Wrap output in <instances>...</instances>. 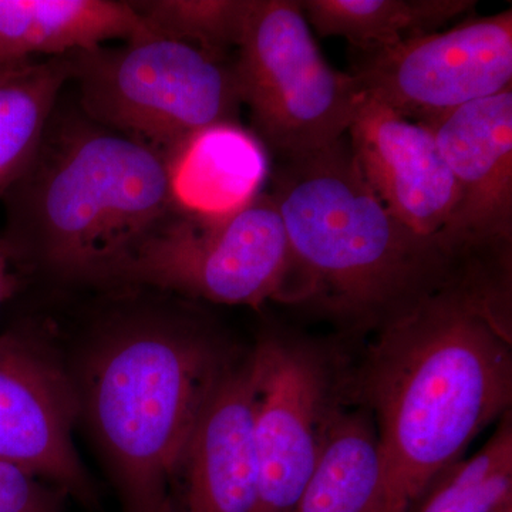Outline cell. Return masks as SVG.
<instances>
[{
	"label": "cell",
	"mask_w": 512,
	"mask_h": 512,
	"mask_svg": "<svg viewBox=\"0 0 512 512\" xmlns=\"http://www.w3.org/2000/svg\"><path fill=\"white\" fill-rule=\"evenodd\" d=\"M269 188L291 255L279 302L353 335H376L443 292L483 305V266L440 232L420 234L397 220L363 180L346 138L275 161Z\"/></svg>",
	"instance_id": "6da1fadb"
},
{
	"label": "cell",
	"mask_w": 512,
	"mask_h": 512,
	"mask_svg": "<svg viewBox=\"0 0 512 512\" xmlns=\"http://www.w3.org/2000/svg\"><path fill=\"white\" fill-rule=\"evenodd\" d=\"M512 332L477 303L443 292L376 333L350 403L375 420L384 511L407 512L512 403Z\"/></svg>",
	"instance_id": "7a4b0ae2"
},
{
	"label": "cell",
	"mask_w": 512,
	"mask_h": 512,
	"mask_svg": "<svg viewBox=\"0 0 512 512\" xmlns=\"http://www.w3.org/2000/svg\"><path fill=\"white\" fill-rule=\"evenodd\" d=\"M79 372L86 421L123 512H173L185 451L237 355L194 309L126 301L101 320Z\"/></svg>",
	"instance_id": "3957f363"
},
{
	"label": "cell",
	"mask_w": 512,
	"mask_h": 512,
	"mask_svg": "<svg viewBox=\"0 0 512 512\" xmlns=\"http://www.w3.org/2000/svg\"><path fill=\"white\" fill-rule=\"evenodd\" d=\"M0 200L12 265L70 285L121 286L174 214L163 151L90 119L76 100L57 101L35 157Z\"/></svg>",
	"instance_id": "277c9868"
},
{
	"label": "cell",
	"mask_w": 512,
	"mask_h": 512,
	"mask_svg": "<svg viewBox=\"0 0 512 512\" xmlns=\"http://www.w3.org/2000/svg\"><path fill=\"white\" fill-rule=\"evenodd\" d=\"M64 59L74 100L90 119L163 153L202 128L239 123L241 94L228 57L148 32Z\"/></svg>",
	"instance_id": "5b68a950"
},
{
	"label": "cell",
	"mask_w": 512,
	"mask_h": 512,
	"mask_svg": "<svg viewBox=\"0 0 512 512\" xmlns=\"http://www.w3.org/2000/svg\"><path fill=\"white\" fill-rule=\"evenodd\" d=\"M234 70L252 133L276 161L338 143L365 99L352 74L326 62L299 0H255Z\"/></svg>",
	"instance_id": "8992f818"
},
{
	"label": "cell",
	"mask_w": 512,
	"mask_h": 512,
	"mask_svg": "<svg viewBox=\"0 0 512 512\" xmlns=\"http://www.w3.org/2000/svg\"><path fill=\"white\" fill-rule=\"evenodd\" d=\"M291 268L288 238L268 191L221 218L174 214L147 239L121 286H141L229 306L281 301Z\"/></svg>",
	"instance_id": "52a82bcc"
},
{
	"label": "cell",
	"mask_w": 512,
	"mask_h": 512,
	"mask_svg": "<svg viewBox=\"0 0 512 512\" xmlns=\"http://www.w3.org/2000/svg\"><path fill=\"white\" fill-rule=\"evenodd\" d=\"M256 512H288L318 463L333 423L350 404V369L328 345L266 333L251 352Z\"/></svg>",
	"instance_id": "ba28073f"
},
{
	"label": "cell",
	"mask_w": 512,
	"mask_h": 512,
	"mask_svg": "<svg viewBox=\"0 0 512 512\" xmlns=\"http://www.w3.org/2000/svg\"><path fill=\"white\" fill-rule=\"evenodd\" d=\"M365 96L426 123L512 87V10L394 45L353 50Z\"/></svg>",
	"instance_id": "9c48e42d"
},
{
	"label": "cell",
	"mask_w": 512,
	"mask_h": 512,
	"mask_svg": "<svg viewBox=\"0 0 512 512\" xmlns=\"http://www.w3.org/2000/svg\"><path fill=\"white\" fill-rule=\"evenodd\" d=\"M80 400L72 369L32 326L0 335V461L55 485L84 505L97 503L74 444Z\"/></svg>",
	"instance_id": "30bf717a"
},
{
	"label": "cell",
	"mask_w": 512,
	"mask_h": 512,
	"mask_svg": "<svg viewBox=\"0 0 512 512\" xmlns=\"http://www.w3.org/2000/svg\"><path fill=\"white\" fill-rule=\"evenodd\" d=\"M456 183L440 232L458 254L512 252V87L426 121Z\"/></svg>",
	"instance_id": "8fae6325"
},
{
	"label": "cell",
	"mask_w": 512,
	"mask_h": 512,
	"mask_svg": "<svg viewBox=\"0 0 512 512\" xmlns=\"http://www.w3.org/2000/svg\"><path fill=\"white\" fill-rule=\"evenodd\" d=\"M348 134L356 168L384 207L420 234L443 231L457 190L430 128L365 96Z\"/></svg>",
	"instance_id": "7c38bea8"
},
{
	"label": "cell",
	"mask_w": 512,
	"mask_h": 512,
	"mask_svg": "<svg viewBox=\"0 0 512 512\" xmlns=\"http://www.w3.org/2000/svg\"><path fill=\"white\" fill-rule=\"evenodd\" d=\"M254 406L249 353L229 366L198 420L175 485L173 512H256Z\"/></svg>",
	"instance_id": "4fadbf2b"
},
{
	"label": "cell",
	"mask_w": 512,
	"mask_h": 512,
	"mask_svg": "<svg viewBox=\"0 0 512 512\" xmlns=\"http://www.w3.org/2000/svg\"><path fill=\"white\" fill-rule=\"evenodd\" d=\"M177 214L221 218L249 204L269 184V154L239 123L202 128L164 151Z\"/></svg>",
	"instance_id": "5bb4252c"
},
{
	"label": "cell",
	"mask_w": 512,
	"mask_h": 512,
	"mask_svg": "<svg viewBox=\"0 0 512 512\" xmlns=\"http://www.w3.org/2000/svg\"><path fill=\"white\" fill-rule=\"evenodd\" d=\"M147 33L128 2L0 0V70Z\"/></svg>",
	"instance_id": "9a60e30c"
},
{
	"label": "cell",
	"mask_w": 512,
	"mask_h": 512,
	"mask_svg": "<svg viewBox=\"0 0 512 512\" xmlns=\"http://www.w3.org/2000/svg\"><path fill=\"white\" fill-rule=\"evenodd\" d=\"M352 403L333 423L312 476L288 512H386L375 420Z\"/></svg>",
	"instance_id": "2e32d148"
},
{
	"label": "cell",
	"mask_w": 512,
	"mask_h": 512,
	"mask_svg": "<svg viewBox=\"0 0 512 512\" xmlns=\"http://www.w3.org/2000/svg\"><path fill=\"white\" fill-rule=\"evenodd\" d=\"M309 26L339 36L353 50L394 45L439 32L476 9V0H299Z\"/></svg>",
	"instance_id": "e0dca14e"
},
{
	"label": "cell",
	"mask_w": 512,
	"mask_h": 512,
	"mask_svg": "<svg viewBox=\"0 0 512 512\" xmlns=\"http://www.w3.org/2000/svg\"><path fill=\"white\" fill-rule=\"evenodd\" d=\"M69 79L64 56L0 70V198L35 157Z\"/></svg>",
	"instance_id": "ac0fdd59"
},
{
	"label": "cell",
	"mask_w": 512,
	"mask_h": 512,
	"mask_svg": "<svg viewBox=\"0 0 512 512\" xmlns=\"http://www.w3.org/2000/svg\"><path fill=\"white\" fill-rule=\"evenodd\" d=\"M512 504L511 410L470 458L437 474L407 512H497Z\"/></svg>",
	"instance_id": "d6986e66"
},
{
	"label": "cell",
	"mask_w": 512,
	"mask_h": 512,
	"mask_svg": "<svg viewBox=\"0 0 512 512\" xmlns=\"http://www.w3.org/2000/svg\"><path fill=\"white\" fill-rule=\"evenodd\" d=\"M255 0H131L128 5L153 35L178 40L211 55L238 49Z\"/></svg>",
	"instance_id": "ffe728a7"
},
{
	"label": "cell",
	"mask_w": 512,
	"mask_h": 512,
	"mask_svg": "<svg viewBox=\"0 0 512 512\" xmlns=\"http://www.w3.org/2000/svg\"><path fill=\"white\" fill-rule=\"evenodd\" d=\"M67 494L0 461V512H64Z\"/></svg>",
	"instance_id": "44dd1931"
},
{
	"label": "cell",
	"mask_w": 512,
	"mask_h": 512,
	"mask_svg": "<svg viewBox=\"0 0 512 512\" xmlns=\"http://www.w3.org/2000/svg\"><path fill=\"white\" fill-rule=\"evenodd\" d=\"M10 266H12V262L0 242V303L12 291L13 278L10 275Z\"/></svg>",
	"instance_id": "7402d4cb"
},
{
	"label": "cell",
	"mask_w": 512,
	"mask_h": 512,
	"mask_svg": "<svg viewBox=\"0 0 512 512\" xmlns=\"http://www.w3.org/2000/svg\"><path fill=\"white\" fill-rule=\"evenodd\" d=\"M497 512H512V504L505 505V507L501 508Z\"/></svg>",
	"instance_id": "603a6c76"
}]
</instances>
